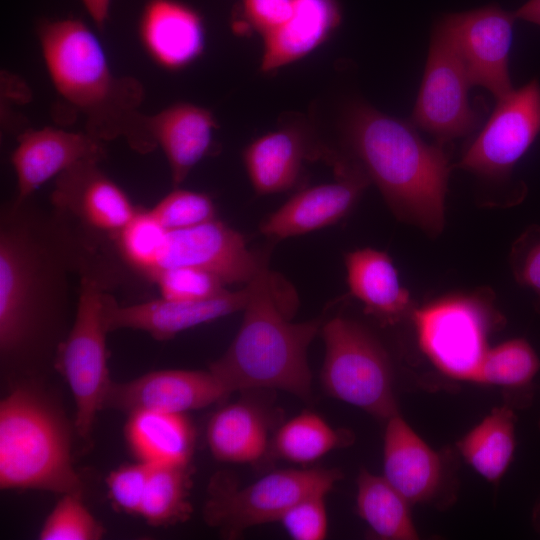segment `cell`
I'll use <instances>...</instances> for the list:
<instances>
[{
	"label": "cell",
	"instance_id": "6da1fadb",
	"mask_svg": "<svg viewBox=\"0 0 540 540\" xmlns=\"http://www.w3.org/2000/svg\"><path fill=\"white\" fill-rule=\"evenodd\" d=\"M100 246L32 196L0 212V356L31 367L57 357L74 320L82 271Z\"/></svg>",
	"mask_w": 540,
	"mask_h": 540
},
{
	"label": "cell",
	"instance_id": "7a4b0ae2",
	"mask_svg": "<svg viewBox=\"0 0 540 540\" xmlns=\"http://www.w3.org/2000/svg\"><path fill=\"white\" fill-rule=\"evenodd\" d=\"M342 135L349 160L378 187L396 217L439 235L451 170L442 146L426 143L414 125L362 101L345 109Z\"/></svg>",
	"mask_w": 540,
	"mask_h": 540
},
{
	"label": "cell",
	"instance_id": "3957f363",
	"mask_svg": "<svg viewBox=\"0 0 540 540\" xmlns=\"http://www.w3.org/2000/svg\"><path fill=\"white\" fill-rule=\"evenodd\" d=\"M38 37L52 83L60 97L83 115L86 132L100 141L125 137L132 149L148 153L157 146L140 112L141 84L112 72L94 32L72 18L44 21Z\"/></svg>",
	"mask_w": 540,
	"mask_h": 540
},
{
	"label": "cell",
	"instance_id": "277c9868",
	"mask_svg": "<svg viewBox=\"0 0 540 540\" xmlns=\"http://www.w3.org/2000/svg\"><path fill=\"white\" fill-rule=\"evenodd\" d=\"M248 285L250 295L240 328L226 352L209 369L229 394L277 389L309 402L312 375L307 350L321 329V321L291 322L268 268Z\"/></svg>",
	"mask_w": 540,
	"mask_h": 540
},
{
	"label": "cell",
	"instance_id": "5b68a950",
	"mask_svg": "<svg viewBox=\"0 0 540 540\" xmlns=\"http://www.w3.org/2000/svg\"><path fill=\"white\" fill-rule=\"evenodd\" d=\"M70 430L43 393L21 386L0 403V487L81 493Z\"/></svg>",
	"mask_w": 540,
	"mask_h": 540
},
{
	"label": "cell",
	"instance_id": "8992f818",
	"mask_svg": "<svg viewBox=\"0 0 540 540\" xmlns=\"http://www.w3.org/2000/svg\"><path fill=\"white\" fill-rule=\"evenodd\" d=\"M128 276L111 250L92 251L82 271L72 326L55 360L71 389L76 407L75 427L83 438L91 433L112 382L107 366L106 301Z\"/></svg>",
	"mask_w": 540,
	"mask_h": 540
},
{
	"label": "cell",
	"instance_id": "52a82bcc",
	"mask_svg": "<svg viewBox=\"0 0 540 540\" xmlns=\"http://www.w3.org/2000/svg\"><path fill=\"white\" fill-rule=\"evenodd\" d=\"M321 381L331 397L388 420L398 414L388 355L358 322L335 317L322 326Z\"/></svg>",
	"mask_w": 540,
	"mask_h": 540
},
{
	"label": "cell",
	"instance_id": "ba28073f",
	"mask_svg": "<svg viewBox=\"0 0 540 540\" xmlns=\"http://www.w3.org/2000/svg\"><path fill=\"white\" fill-rule=\"evenodd\" d=\"M419 344L448 376L469 380L489 349L488 336L502 321L487 289L444 295L411 312Z\"/></svg>",
	"mask_w": 540,
	"mask_h": 540
},
{
	"label": "cell",
	"instance_id": "9c48e42d",
	"mask_svg": "<svg viewBox=\"0 0 540 540\" xmlns=\"http://www.w3.org/2000/svg\"><path fill=\"white\" fill-rule=\"evenodd\" d=\"M341 477L336 469L310 468L277 470L242 488L214 480L204 504V520L227 537L237 536L248 528L279 521L304 498L327 495Z\"/></svg>",
	"mask_w": 540,
	"mask_h": 540
},
{
	"label": "cell",
	"instance_id": "30bf717a",
	"mask_svg": "<svg viewBox=\"0 0 540 540\" xmlns=\"http://www.w3.org/2000/svg\"><path fill=\"white\" fill-rule=\"evenodd\" d=\"M472 86L451 39L437 22L412 113L414 126L444 143L477 129L480 113L469 102Z\"/></svg>",
	"mask_w": 540,
	"mask_h": 540
},
{
	"label": "cell",
	"instance_id": "8fae6325",
	"mask_svg": "<svg viewBox=\"0 0 540 540\" xmlns=\"http://www.w3.org/2000/svg\"><path fill=\"white\" fill-rule=\"evenodd\" d=\"M539 133L540 83L532 79L497 100L487 123L455 167L486 179H505Z\"/></svg>",
	"mask_w": 540,
	"mask_h": 540
},
{
	"label": "cell",
	"instance_id": "7c38bea8",
	"mask_svg": "<svg viewBox=\"0 0 540 540\" xmlns=\"http://www.w3.org/2000/svg\"><path fill=\"white\" fill-rule=\"evenodd\" d=\"M172 267H193L218 277L225 285L248 284L265 268L266 258L250 249L244 236L224 222L166 230L151 276Z\"/></svg>",
	"mask_w": 540,
	"mask_h": 540
},
{
	"label": "cell",
	"instance_id": "4fadbf2b",
	"mask_svg": "<svg viewBox=\"0 0 540 540\" xmlns=\"http://www.w3.org/2000/svg\"><path fill=\"white\" fill-rule=\"evenodd\" d=\"M516 20L514 12L492 4L447 14L438 21L454 44L471 84L487 89L496 100L514 89L509 53Z\"/></svg>",
	"mask_w": 540,
	"mask_h": 540
},
{
	"label": "cell",
	"instance_id": "5bb4252c",
	"mask_svg": "<svg viewBox=\"0 0 540 540\" xmlns=\"http://www.w3.org/2000/svg\"><path fill=\"white\" fill-rule=\"evenodd\" d=\"M82 161L55 178L50 205L94 240L112 244L140 207L102 170Z\"/></svg>",
	"mask_w": 540,
	"mask_h": 540
},
{
	"label": "cell",
	"instance_id": "9a60e30c",
	"mask_svg": "<svg viewBox=\"0 0 540 540\" xmlns=\"http://www.w3.org/2000/svg\"><path fill=\"white\" fill-rule=\"evenodd\" d=\"M337 179L301 190L260 225V233L273 239L307 234L344 218L371 183L349 159L334 158Z\"/></svg>",
	"mask_w": 540,
	"mask_h": 540
},
{
	"label": "cell",
	"instance_id": "2e32d148",
	"mask_svg": "<svg viewBox=\"0 0 540 540\" xmlns=\"http://www.w3.org/2000/svg\"><path fill=\"white\" fill-rule=\"evenodd\" d=\"M249 295L250 287L246 284L240 290H227L203 300L176 301L159 297L123 305L111 293L105 308L107 327L109 332L139 330L165 341L187 329L243 311Z\"/></svg>",
	"mask_w": 540,
	"mask_h": 540
},
{
	"label": "cell",
	"instance_id": "e0dca14e",
	"mask_svg": "<svg viewBox=\"0 0 540 540\" xmlns=\"http://www.w3.org/2000/svg\"><path fill=\"white\" fill-rule=\"evenodd\" d=\"M228 394L210 369L159 370L128 382H111L104 407L129 413L152 410L185 414L212 405Z\"/></svg>",
	"mask_w": 540,
	"mask_h": 540
},
{
	"label": "cell",
	"instance_id": "ac0fdd59",
	"mask_svg": "<svg viewBox=\"0 0 540 540\" xmlns=\"http://www.w3.org/2000/svg\"><path fill=\"white\" fill-rule=\"evenodd\" d=\"M105 155L102 141L87 132L56 128L27 130L18 137L11 155L17 178V200H25L51 179L75 164L100 161Z\"/></svg>",
	"mask_w": 540,
	"mask_h": 540
},
{
	"label": "cell",
	"instance_id": "d6986e66",
	"mask_svg": "<svg viewBox=\"0 0 540 540\" xmlns=\"http://www.w3.org/2000/svg\"><path fill=\"white\" fill-rule=\"evenodd\" d=\"M140 35L149 54L171 70L187 67L205 48L201 16L175 0H150L141 16Z\"/></svg>",
	"mask_w": 540,
	"mask_h": 540
},
{
	"label": "cell",
	"instance_id": "ffe728a7",
	"mask_svg": "<svg viewBox=\"0 0 540 540\" xmlns=\"http://www.w3.org/2000/svg\"><path fill=\"white\" fill-rule=\"evenodd\" d=\"M383 477L409 503L430 500L442 479L439 455L396 414L387 420L383 446Z\"/></svg>",
	"mask_w": 540,
	"mask_h": 540
},
{
	"label": "cell",
	"instance_id": "44dd1931",
	"mask_svg": "<svg viewBox=\"0 0 540 540\" xmlns=\"http://www.w3.org/2000/svg\"><path fill=\"white\" fill-rule=\"evenodd\" d=\"M148 127L167 158L172 184L177 188L211 150L217 123L209 110L177 103L148 116Z\"/></svg>",
	"mask_w": 540,
	"mask_h": 540
},
{
	"label": "cell",
	"instance_id": "7402d4cb",
	"mask_svg": "<svg viewBox=\"0 0 540 540\" xmlns=\"http://www.w3.org/2000/svg\"><path fill=\"white\" fill-rule=\"evenodd\" d=\"M340 22L336 0H294L290 18L263 38L261 71L270 73L309 55L333 35Z\"/></svg>",
	"mask_w": 540,
	"mask_h": 540
},
{
	"label": "cell",
	"instance_id": "603a6c76",
	"mask_svg": "<svg viewBox=\"0 0 540 540\" xmlns=\"http://www.w3.org/2000/svg\"><path fill=\"white\" fill-rule=\"evenodd\" d=\"M347 284L368 314L385 324H394L411 314L412 300L399 280L390 256L373 248H362L345 255Z\"/></svg>",
	"mask_w": 540,
	"mask_h": 540
},
{
	"label": "cell",
	"instance_id": "cb8c5ba5",
	"mask_svg": "<svg viewBox=\"0 0 540 540\" xmlns=\"http://www.w3.org/2000/svg\"><path fill=\"white\" fill-rule=\"evenodd\" d=\"M309 148L305 129L297 126L266 133L248 144L242 159L256 194L291 189L301 176L304 160L311 155Z\"/></svg>",
	"mask_w": 540,
	"mask_h": 540
},
{
	"label": "cell",
	"instance_id": "d4e9b609",
	"mask_svg": "<svg viewBox=\"0 0 540 540\" xmlns=\"http://www.w3.org/2000/svg\"><path fill=\"white\" fill-rule=\"evenodd\" d=\"M125 436L132 453L148 464L189 465L193 427L182 413L139 410L130 413Z\"/></svg>",
	"mask_w": 540,
	"mask_h": 540
},
{
	"label": "cell",
	"instance_id": "484cf974",
	"mask_svg": "<svg viewBox=\"0 0 540 540\" xmlns=\"http://www.w3.org/2000/svg\"><path fill=\"white\" fill-rule=\"evenodd\" d=\"M206 439L219 461L246 464L258 461L268 445L265 416L253 404L236 402L217 410L210 418Z\"/></svg>",
	"mask_w": 540,
	"mask_h": 540
},
{
	"label": "cell",
	"instance_id": "4316f807",
	"mask_svg": "<svg viewBox=\"0 0 540 540\" xmlns=\"http://www.w3.org/2000/svg\"><path fill=\"white\" fill-rule=\"evenodd\" d=\"M409 502L382 476L363 469L357 478L356 506L359 516L381 539L414 540Z\"/></svg>",
	"mask_w": 540,
	"mask_h": 540
},
{
	"label": "cell",
	"instance_id": "83f0119b",
	"mask_svg": "<svg viewBox=\"0 0 540 540\" xmlns=\"http://www.w3.org/2000/svg\"><path fill=\"white\" fill-rule=\"evenodd\" d=\"M515 421L511 409L495 408L457 444L467 463L488 481H498L512 460Z\"/></svg>",
	"mask_w": 540,
	"mask_h": 540
},
{
	"label": "cell",
	"instance_id": "f1b7e54d",
	"mask_svg": "<svg viewBox=\"0 0 540 540\" xmlns=\"http://www.w3.org/2000/svg\"><path fill=\"white\" fill-rule=\"evenodd\" d=\"M189 490L188 465L150 464L139 515L154 526L186 520L191 513Z\"/></svg>",
	"mask_w": 540,
	"mask_h": 540
},
{
	"label": "cell",
	"instance_id": "f546056e",
	"mask_svg": "<svg viewBox=\"0 0 540 540\" xmlns=\"http://www.w3.org/2000/svg\"><path fill=\"white\" fill-rule=\"evenodd\" d=\"M349 440L318 414L301 413L277 431L273 448L276 454L297 464L313 463Z\"/></svg>",
	"mask_w": 540,
	"mask_h": 540
},
{
	"label": "cell",
	"instance_id": "4dcf8cb0",
	"mask_svg": "<svg viewBox=\"0 0 540 540\" xmlns=\"http://www.w3.org/2000/svg\"><path fill=\"white\" fill-rule=\"evenodd\" d=\"M540 361L524 339H512L488 349L470 381L506 387H522L531 382Z\"/></svg>",
	"mask_w": 540,
	"mask_h": 540
},
{
	"label": "cell",
	"instance_id": "1f68e13d",
	"mask_svg": "<svg viewBox=\"0 0 540 540\" xmlns=\"http://www.w3.org/2000/svg\"><path fill=\"white\" fill-rule=\"evenodd\" d=\"M46 518L40 532L41 540H98L104 528L90 513L81 493L62 494Z\"/></svg>",
	"mask_w": 540,
	"mask_h": 540
},
{
	"label": "cell",
	"instance_id": "d6a6232c",
	"mask_svg": "<svg viewBox=\"0 0 540 540\" xmlns=\"http://www.w3.org/2000/svg\"><path fill=\"white\" fill-rule=\"evenodd\" d=\"M149 212L166 230L194 227L216 219L215 204L207 194L178 187Z\"/></svg>",
	"mask_w": 540,
	"mask_h": 540
},
{
	"label": "cell",
	"instance_id": "836d02e7",
	"mask_svg": "<svg viewBox=\"0 0 540 540\" xmlns=\"http://www.w3.org/2000/svg\"><path fill=\"white\" fill-rule=\"evenodd\" d=\"M150 283L156 285L161 298L176 301L203 300L227 291L218 277L193 267L161 269L151 276Z\"/></svg>",
	"mask_w": 540,
	"mask_h": 540
},
{
	"label": "cell",
	"instance_id": "e575fe53",
	"mask_svg": "<svg viewBox=\"0 0 540 540\" xmlns=\"http://www.w3.org/2000/svg\"><path fill=\"white\" fill-rule=\"evenodd\" d=\"M326 495H313L294 504L279 520L294 540H322L326 538L328 518Z\"/></svg>",
	"mask_w": 540,
	"mask_h": 540
},
{
	"label": "cell",
	"instance_id": "d590c367",
	"mask_svg": "<svg viewBox=\"0 0 540 540\" xmlns=\"http://www.w3.org/2000/svg\"><path fill=\"white\" fill-rule=\"evenodd\" d=\"M150 473V464L139 461L112 471L107 485L113 502L122 510L139 514Z\"/></svg>",
	"mask_w": 540,
	"mask_h": 540
},
{
	"label": "cell",
	"instance_id": "8d00e7d4",
	"mask_svg": "<svg viewBox=\"0 0 540 540\" xmlns=\"http://www.w3.org/2000/svg\"><path fill=\"white\" fill-rule=\"evenodd\" d=\"M512 272L518 284L532 289L540 298V227L531 226L514 243Z\"/></svg>",
	"mask_w": 540,
	"mask_h": 540
},
{
	"label": "cell",
	"instance_id": "74e56055",
	"mask_svg": "<svg viewBox=\"0 0 540 540\" xmlns=\"http://www.w3.org/2000/svg\"><path fill=\"white\" fill-rule=\"evenodd\" d=\"M293 8L294 0H242V21L235 28L247 26L264 38L290 18Z\"/></svg>",
	"mask_w": 540,
	"mask_h": 540
},
{
	"label": "cell",
	"instance_id": "f35d334b",
	"mask_svg": "<svg viewBox=\"0 0 540 540\" xmlns=\"http://www.w3.org/2000/svg\"><path fill=\"white\" fill-rule=\"evenodd\" d=\"M82 2L94 23L102 29L109 17L111 0H82Z\"/></svg>",
	"mask_w": 540,
	"mask_h": 540
},
{
	"label": "cell",
	"instance_id": "ab89813d",
	"mask_svg": "<svg viewBox=\"0 0 540 540\" xmlns=\"http://www.w3.org/2000/svg\"><path fill=\"white\" fill-rule=\"evenodd\" d=\"M516 19L528 21L540 26V0H528L514 11Z\"/></svg>",
	"mask_w": 540,
	"mask_h": 540
},
{
	"label": "cell",
	"instance_id": "60d3db41",
	"mask_svg": "<svg viewBox=\"0 0 540 540\" xmlns=\"http://www.w3.org/2000/svg\"><path fill=\"white\" fill-rule=\"evenodd\" d=\"M533 519L536 527L540 530V501L534 510Z\"/></svg>",
	"mask_w": 540,
	"mask_h": 540
}]
</instances>
